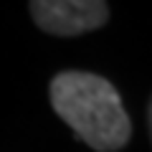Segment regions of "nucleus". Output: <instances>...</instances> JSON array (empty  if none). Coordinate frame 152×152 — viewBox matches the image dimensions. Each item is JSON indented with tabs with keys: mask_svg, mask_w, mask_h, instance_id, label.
<instances>
[{
	"mask_svg": "<svg viewBox=\"0 0 152 152\" xmlns=\"http://www.w3.org/2000/svg\"><path fill=\"white\" fill-rule=\"evenodd\" d=\"M31 18L51 36H79L109 20L107 0H28Z\"/></svg>",
	"mask_w": 152,
	"mask_h": 152,
	"instance_id": "2",
	"label": "nucleus"
},
{
	"mask_svg": "<svg viewBox=\"0 0 152 152\" xmlns=\"http://www.w3.org/2000/svg\"><path fill=\"white\" fill-rule=\"evenodd\" d=\"M147 119H150V137H152V102H150V112H147Z\"/></svg>",
	"mask_w": 152,
	"mask_h": 152,
	"instance_id": "3",
	"label": "nucleus"
},
{
	"mask_svg": "<svg viewBox=\"0 0 152 152\" xmlns=\"http://www.w3.org/2000/svg\"><path fill=\"white\" fill-rule=\"evenodd\" d=\"M51 107L96 152H114L129 142L132 122L112 81L89 71H64L48 86Z\"/></svg>",
	"mask_w": 152,
	"mask_h": 152,
	"instance_id": "1",
	"label": "nucleus"
}]
</instances>
